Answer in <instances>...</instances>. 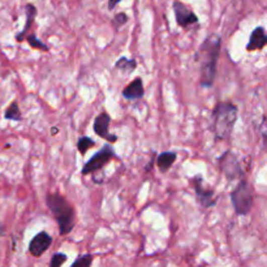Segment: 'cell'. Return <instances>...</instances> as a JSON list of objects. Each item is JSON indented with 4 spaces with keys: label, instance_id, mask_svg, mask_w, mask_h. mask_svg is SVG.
I'll return each instance as SVG.
<instances>
[{
    "label": "cell",
    "instance_id": "12",
    "mask_svg": "<svg viewBox=\"0 0 267 267\" xmlns=\"http://www.w3.org/2000/svg\"><path fill=\"white\" fill-rule=\"evenodd\" d=\"M143 96H145V87H143V81L141 77H136L123 90V98L127 101H138V99H142Z\"/></svg>",
    "mask_w": 267,
    "mask_h": 267
},
{
    "label": "cell",
    "instance_id": "17",
    "mask_svg": "<svg viewBox=\"0 0 267 267\" xmlns=\"http://www.w3.org/2000/svg\"><path fill=\"white\" fill-rule=\"evenodd\" d=\"M94 146H96L94 140L87 136H82L77 140V150H78V153H80L81 155H85V154L87 153V150Z\"/></svg>",
    "mask_w": 267,
    "mask_h": 267
},
{
    "label": "cell",
    "instance_id": "4",
    "mask_svg": "<svg viewBox=\"0 0 267 267\" xmlns=\"http://www.w3.org/2000/svg\"><path fill=\"white\" fill-rule=\"evenodd\" d=\"M229 198H231L236 215L245 216L250 213L254 197H253V192H251V188L248 183V179L245 176L240 179L239 184L231 191Z\"/></svg>",
    "mask_w": 267,
    "mask_h": 267
},
{
    "label": "cell",
    "instance_id": "19",
    "mask_svg": "<svg viewBox=\"0 0 267 267\" xmlns=\"http://www.w3.org/2000/svg\"><path fill=\"white\" fill-rule=\"evenodd\" d=\"M93 261H94V255L83 254L77 258L76 261L72 263V267H89L93 264Z\"/></svg>",
    "mask_w": 267,
    "mask_h": 267
},
{
    "label": "cell",
    "instance_id": "1",
    "mask_svg": "<svg viewBox=\"0 0 267 267\" xmlns=\"http://www.w3.org/2000/svg\"><path fill=\"white\" fill-rule=\"evenodd\" d=\"M222 39L219 35L210 34L198 47L196 54V60L200 63L201 78L200 82L202 87L210 89L215 82L216 68L220 56Z\"/></svg>",
    "mask_w": 267,
    "mask_h": 267
},
{
    "label": "cell",
    "instance_id": "23",
    "mask_svg": "<svg viewBox=\"0 0 267 267\" xmlns=\"http://www.w3.org/2000/svg\"><path fill=\"white\" fill-rule=\"evenodd\" d=\"M264 125H266V118H262V137H263V143L266 145V128H264Z\"/></svg>",
    "mask_w": 267,
    "mask_h": 267
},
{
    "label": "cell",
    "instance_id": "16",
    "mask_svg": "<svg viewBox=\"0 0 267 267\" xmlns=\"http://www.w3.org/2000/svg\"><path fill=\"white\" fill-rule=\"evenodd\" d=\"M4 118L11 121L23 120V115H21V111H20V106L17 101H13V102L7 107L6 112H4Z\"/></svg>",
    "mask_w": 267,
    "mask_h": 267
},
{
    "label": "cell",
    "instance_id": "2",
    "mask_svg": "<svg viewBox=\"0 0 267 267\" xmlns=\"http://www.w3.org/2000/svg\"><path fill=\"white\" fill-rule=\"evenodd\" d=\"M239 116L237 106L232 102H218L213 108L211 119H213L214 140L219 141L229 140L235 128Z\"/></svg>",
    "mask_w": 267,
    "mask_h": 267
},
{
    "label": "cell",
    "instance_id": "14",
    "mask_svg": "<svg viewBox=\"0 0 267 267\" xmlns=\"http://www.w3.org/2000/svg\"><path fill=\"white\" fill-rule=\"evenodd\" d=\"M176 159H177V153L176 151H171V150L163 151L156 158V165H158V168H159L162 173H165L167 171H169V168L173 165Z\"/></svg>",
    "mask_w": 267,
    "mask_h": 267
},
{
    "label": "cell",
    "instance_id": "21",
    "mask_svg": "<svg viewBox=\"0 0 267 267\" xmlns=\"http://www.w3.org/2000/svg\"><path fill=\"white\" fill-rule=\"evenodd\" d=\"M128 21H129V17H128L127 13L124 12L116 13L114 19H112V24L115 25V28H123Z\"/></svg>",
    "mask_w": 267,
    "mask_h": 267
},
{
    "label": "cell",
    "instance_id": "20",
    "mask_svg": "<svg viewBox=\"0 0 267 267\" xmlns=\"http://www.w3.org/2000/svg\"><path fill=\"white\" fill-rule=\"evenodd\" d=\"M67 254H64V253H55L51 257V261H50V267H61L67 262Z\"/></svg>",
    "mask_w": 267,
    "mask_h": 267
},
{
    "label": "cell",
    "instance_id": "11",
    "mask_svg": "<svg viewBox=\"0 0 267 267\" xmlns=\"http://www.w3.org/2000/svg\"><path fill=\"white\" fill-rule=\"evenodd\" d=\"M267 45V35L266 30L263 26H257V28L251 32L250 38H249L248 45H246V51H262Z\"/></svg>",
    "mask_w": 267,
    "mask_h": 267
},
{
    "label": "cell",
    "instance_id": "3",
    "mask_svg": "<svg viewBox=\"0 0 267 267\" xmlns=\"http://www.w3.org/2000/svg\"><path fill=\"white\" fill-rule=\"evenodd\" d=\"M46 204L56 220L59 233L65 236L72 232L76 224V211L69 201L60 193H47Z\"/></svg>",
    "mask_w": 267,
    "mask_h": 267
},
{
    "label": "cell",
    "instance_id": "9",
    "mask_svg": "<svg viewBox=\"0 0 267 267\" xmlns=\"http://www.w3.org/2000/svg\"><path fill=\"white\" fill-rule=\"evenodd\" d=\"M52 236L46 231H41L33 237L29 242V253L35 258H39L45 254L52 245Z\"/></svg>",
    "mask_w": 267,
    "mask_h": 267
},
{
    "label": "cell",
    "instance_id": "5",
    "mask_svg": "<svg viewBox=\"0 0 267 267\" xmlns=\"http://www.w3.org/2000/svg\"><path fill=\"white\" fill-rule=\"evenodd\" d=\"M218 165L222 173L227 177L228 182H233L236 179L244 177V169L241 168V164L239 162V158L236 154H233L231 150H227L218 158Z\"/></svg>",
    "mask_w": 267,
    "mask_h": 267
},
{
    "label": "cell",
    "instance_id": "15",
    "mask_svg": "<svg viewBox=\"0 0 267 267\" xmlns=\"http://www.w3.org/2000/svg\"><path fill=\"white\" fill-rule=\"evenodd\" d=\"M115 68L116 69H120L121 72L124 73H131L137 68V61L136 59H128L125 56L119 57L118 61L115 63Z\"/></svg>",
    "mask_w": 267,
    "mask_h": 267
},
{
    "label": "cell",
    "instance_id": "6",
    "mask_svg": "<svg viewBox=\"0 0 267 267\" xmlns=\"http://www.w3.org/2000/svg\"><path fill=\"white\" fill-rule=\"evenodd\" d=\"M114 158L115 150L112 149L111 143H105L102 149L97 151V153L83 164L82 169H81V173H82L83 176L92 175L94 172L99 171V169H102L103 167H106Z\"/></svg>",
    "mask_w": 267,
    "mask_h": 267
},
{
    "label": "cell",
    "instance_id": "18",
    "mask_svg": "<svg viewBox=\"0 0 267 267\" xmlns=\"http://www.w3.org/2000/svg\"><path fill=\"white\" fill-rule=\"evenodd\" d=\"M24 41L28 42L29 46H30L32 48H34V50H41V51H48V50H50L46 43H43V42L39 41V39L37 38V35H35L34 33L26 34L25 39H24Z\"/></svg>",
    "mask_w": 267,
    "mask_h": 267
},
{
    "label": "cell",
    "instance_id": "22",
    "mask_svg": "<svg viewBox=\"0 0 267 267\" xmlns=\"http://www.w3.org/2000/svg\"><path fill=\"white\" fill-rule=\"evenodd\" d=\"M121 0H108V4H107V8L108 11H112L116 8V6H118L119 3H120Z\"/></svg>",
    "mask_w": 267,
    "mask_h": 267
},
{
    "label": "cell",
    "instance_id": "13",
    "mask_svg": "<svg viewBox=\"0 0 267 267\" xmlns=\"http://www.w3.org/2000/svg\"><path fill=\"white\" fill-rule=\"evenodd\" d=\"M25 12H26V20L25 24H24V29L20 33H17L15 35V39L17 42H24L25 39V35L28 34V32L32 29L33 24H34L35 16H37V8L34 7V4L29 3L25 6Z\"/></svg>",
    "mask_w": 267,
    "mask_h": 267
},
{
    "label": "cell",
    "instance_id": "7",
    "mask_svg": "<svg viewBox=\"0 0 267 267\" xmlns=\"http://www.w3.org/2000/svg\"><path fill=\"white\" fill-rule=\"evenodd\" d=\"M191 183L194 188V194H196V200L198 204L205 209H210L214 207L218 202V197L214 189L204 187V177L201 175L194 176L191 179Z\"/></svg>",
    "mask_w": 267,
    "mask_h": 267
},
{
    "label": "cell",
    "instance_id": "8",
    "mask_svg": "<svg viewBox=\"0 0 267 267\" xmlns=\"http://www.w3.org/2000/svg\"><path fill=\"white\" fill-rule=\"evenodd\" d=\"M172 11H173V15H175L176 24L180 28L189 29L191 26H194L198 24L197 15L187 4L182 3L180 0H175L172 3Z\"/></svg>",
    "mask_w": 267,
    "mask_h": 267
},
{
    "label": "cell",
    "instance_id": "10",
    "mask_svg": "<svg viewBox=\"0 0 267 267\" xmlns=\"http://www.w3.org/2000/svg\"><path fill=\"white\" fill-rule=\"evenodd\" d=\"M110 124H111V116L107 112H101V114L94 119V124H93V129L94 133L98 137L106 140L110 143H115L118 141V136L110 133Z\"/></svg>",
    "mask_w": 267,
    "mask_h": 267
}]
</instances>
